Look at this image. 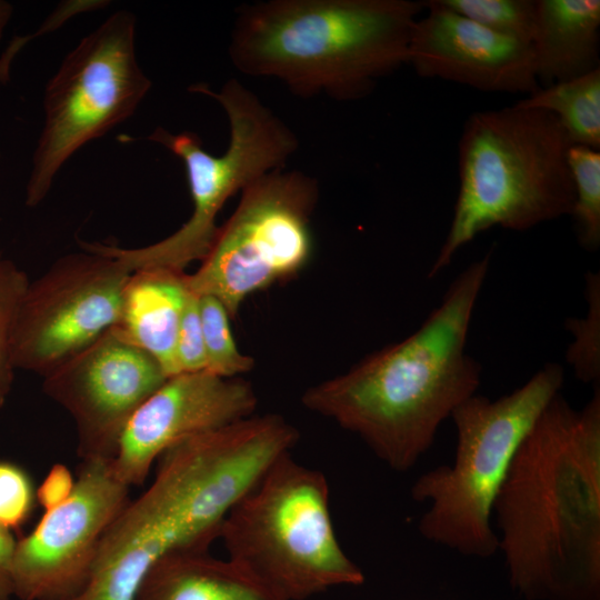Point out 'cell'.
<instances>
[{"label":"cell","mask_w":600,"mask_h":600,"mask_svg":"<svg viewBox=\"0 0 600 600\" xmlns=\"http://www.w3.org/2000/svg\"><path fill=\"white\" fill-rule=\"evenodd\" d=\"M509 582L526 600H600V389L561 393L519 446L492 509Z\"/></svg>","instance_id":"cell-1"},{"label":"cell","mask_w":600,"mask_h":600,"mask_svg":"<svg viewBox=\"0 0 600 600\" xmlns=\"http://www.w3.org/2000/svg\"><path fill=\"white\" fill-rule=\"evenodd\" d=\"M298 438L283 417L252 414L167 450L149 488L106 531L88 583L72 600H134L158 560L208 551L232 506Z\"/></svg>","instance_id":"cell-2"},{"label":"cell","mask_w":600,"mask_h":600,"mask_svg":"<svg viewBox=\"0 0 600 600\" xmlns=\"http://www.w3.org/2000/svg\"><path fill=\"white\" fill-rule=\"evenodd\" d=\"M489 266L490 253L470 263L413 333L310 387L303 406L357 434L390 469L414 467L481 383L467 340Z\"/></svg>","instance_id":"cell-3"},{"label":"cell","mask_w":600,"mask_h":600,"mask_svg":"<svg viewBox=\"0 0 600 600\" xmlns=\"http://www.w3.org/2000/svg\"><path fill=\"white\" fill-rule=\"evenodd\" d=\"M424 1L271 0L238 8L229 57L251 77L281 80L303 98L370 94L408 62Z\"/></svg>","instance_id":"cell-4"},{"label":"cell","mask_w":600,"mask_h":600,"mask_svg":"<svg viewBox=\"0 0 600 600\" xmlns=\"http://www.w3.org/2000/svg\"><path fill=\"white\" fill-rule=\"evenodd\" d=\"M569 138L558 119L516 103L477 111L459 141V191L447 237L428 277L493 227L524 231L571 216L574 187Z\"/></svg>","instance_id":"cell-5"},{"label":"cell","mask_w":600,"mask_h":600,"mask_svg":"<svg viewBox=\"0 0 600 600\" xmlns=\"http://www.w3.org/2000/svg\"><path fill=\"white\" fill-rule=\"evenodd\" d=\"M563 382V367L548 362L512 392L494 400L476 393L453 410L452 464L423 472L410 490L414 501L429 502L418 523L427 541L480 559L498 551L496 497L519 446Z\"/></svg>","instance_id":"cell-6"},{"label":"cell","mask_w":600,"mask_h":600,"mask_svg":"<svg viewBox=\"0 0 600 600\" xmlns=\"http://www.w3.org/2000/svg\"><path fill=\"white\" fill-rule=\"evenodd\" d=\"M324 474L287 452L229 510L220 537L231 561L283 600L360 586L362 570L341 548Z\"/></svg>","instance_id":"cell-7"},{"label":"cell","mask_w":600,"mask_h":600,"mask_svg":"<svg viewBox=\"0 0 600 600\" xmlns=\"http://www.w3.org/2000/svg\"><path fill=\"white\" fill-rule=\"evenodd\" d=\"M190 90L212 97L223 108L230 126L224 153L207 152L192 132L172 134L159 128L148 137L183 161L192 201L189 219L172 234L140 248L81 242L130 271L163 268L183 272L189 263L202 261L218 233L216 220L226 202L262 176L283 169L299 146L294 132L240 81L230 79L218 92L206 84Z\"/></svg>","instance_id":"cell-8"},{"label":"cell","mask_w":600,"mask_h":600,"mask_svg":"<svg viewBox=\"0 0 600 600\" xmlns=\"http://www.w3.org/2000/svg\"><path fill=\"white\" fill-rule=\"evenodd\" d=\"M134 38V16L117 11L80 40L49 80L28 207L42 202L74 152L131 117L148 93L151 81L138 63Z\"/></svg>","instance_id":"cell-9"},{"label":"cell","mask_w":600,"mask_h":600,"mask_svg":"<svg viewBox=\"0 0 600 600\" xmlns=\"http://www.w3.org/2000/svg\"><path fill=\"white\" fill-rule=\"evenodd\" d=\"M316 179L301 171H271L241 191L232 216L186 283L197 296L217 298L231 319L251 294L291 279L312 254Z\"/></svg>","instance_id":"cell-10"},{"label":"cell","mask_w":600,"mask_h":600,"mask_svg":"<svg viewBox=\"0 0 600 600\" xmlns=\"http://www.w3.org/2000/svg\"><path fill=\"white\" fill-rule=\"evenodd\" d=\"M82 249L29 282L12 333L14 369L46 377L118 323L132 271L114 258Z\"/></svg>","instance_id":"cell-11"},{"label":"cell","mask_w":600,"mask_h":600,"mask_svg":"<svg viewBox=\"0 0 600 600\" xmlns=\"http://www.w3.org/2000/svg\"><path fill=\"white\" fill-rule=\"evenodd\" d=\"M130 487L111 460L84 459L70 497L44 511L34 529L17 541L13 596L20 600H72L88 583L101 540L124 506Z\"/></svg>","instance_id":"cell-12"},{"label":"cell","mask_w":600,"mask_h":600,"mask_svg":"<svg viewBox=\"0 0 600 600\" xmlns=\"http://www.w3.org/2000/svg\"><path fill=\"white\" fill-rule=\"evenodd\" d=\"M43 379L46 394L74 422L79 457L112 460L128 422L168 377L112 328Z\"/></svg>","instance_id":"cell-13"},{"label":"cell","mask_w":600,"mask_h":600,"mask_svg":"<svg viewBox=\"0 0 600 600\" xmlns=\"http://www.w3.org/2000/svg\"><path fill=\"white\" fill-rule=\"evenodd\" d=\"M258 399L241 378L207 370L169 377L128 422L111 460L116 476L130 488L176 444L254 413Z\"/></svg>","instance_id":"cell-14"},{"label":"cell","mask_w":600,"mask_h":600,"mask_svg":"<svg viewBox=\"0 0 600 600\" xmlns=\"http://www.w3.org/2000/svg\"><path fill=\"white\" fill-rule=\"evenodd\" d=\"M413 26L408 62L423 78H439L489 92H522L540 86L531 44L496 33L440 0Z\"/></svg>","instance_id":"cell-15"},{"label":"cell","mask_w":600,"mask_h":600,"mask_svg":"<svg viewBox=\"0 0 600 600\" xmlns=\"http://www.w3.org/2000/svg\"><path fill=\"white\" fill-rule=\"evenodd\" d=\"M189 289L186 273L163 268L131 272L116 331L151 356L167 377L179 374L176 347Z\"/></svg>","instance_id":"cell-16"},{"label":"cell","mask_w":600,"mask_h":600,"mask_svg":"<svg viewBox=\"0 0 600 600\" xmlns=\"http://www.w3.org/2000/svg\"><path fill=\"white\" fill-rule=\"evenodd\" d=\"M599 43V0H537L531 47L544 87L598 69Z\"/></svg>","instance_id":"cell-17"},{"label":"cell","mask_w":600,"mask_h":600,"mask_svg":"<svg viewBox=\"0 0 600 600\" xmlns=\"http://www.w3.org/2000/svg\"><path fill=\"white\" fill-rule=\"evenodd\" d=\"M134 600H283L236 562L208 551L166 556L144 576Z\"/></svg>","instance_id":"cell-18"},{"label":"cell","mask_w":600,"mask_h":600,"mask_svg":"<svg viewBox=\"0 0 600 600\" xmlns=\"http://www.w3.org/2000/svg\"><path fill=\"white\" fill-rule=\"evenodd\" d=\"M517 106L552 113L571 144L600 148V68L581 77L540 87Z\"/></svg>","instance_id":"cell-19"},{"label":"cell","mask_w":600,"mask_h":600,"mask_svg":"<svg viewBox=\"0 0 600 600\" xmlns=\"http://www.w3.org/2000/svg\"><path fill=\"white\" fill-rule=\"evenodd\" d=\"M567 158L574 187L571 216L578 242L586 250L594 251L600 246V152L571 144Z\"/></svg>","instance_id":"cell-20"},{"label":"cell","mask_w":600,"mask_h":600,"mask_svg":"<svg viewBox=\"0 0 600 600\" xmlns=\"http://www.w3.org/2000/svg\"><path fill=\"white\" fill-rule=\"evenodd\" d=\"M198 297L206 370L222 378H238L249 372L254 360L238 349L230 327L231 318L224 306L212 296Z\"/></svg>","instance_id":"cell-21"},{"label":"cell","mask_w":600,"mask_h":600,"mask_svg":"<svg viewBox=\"0 0 600 600\" xmlns=\"http://www.w3.org/2000/svg\"><path fill=\"white\" fill-rule=\"evenodd\" d=\"M586 300L588 309L582 318H568L566 328L573 340L566 359L574 376L583 383L599 386L600 379V274H586Z\"/></svg>","instance_id":"cell-22"},{"label":"cell","mask_w":600,"mask_h":600,"mask_svg":"<svg viewBox=\"0 0 600 600\" xmlns=\"http://www.w3.org/2000/svg\"><path fill=\"white\" fill-rule=\"evenodd\" d=\"M447 8L511 39L531 44L537 0H440Z\"/></svg>","instance_id":"cell-23"},{"label":"cell","mask_w":600,"mask_h":600,"mask_svg":"<svg viewBox=\"0 0 600 600\" xmlns=\"http://www.w3.org/2000/svg\"><path fill=\"white\" fill-rule=\"evenodd\" d=\"M29 279L0 249V408L11 390L14 367L11 341L18 310Z\"/></svg>","instance_id":"cell-24"},{"label":"cell","mask_w":600,"mask_h":600,"mask_svg":"<svg viewBox=\"0 0 600 600\" xmlns=\"http://www.w3.org/2000/svg\"><path fill=\"white\" fill-rule=\"evenodd\" d=\"M28 474L9 462H0V526L17 529L28 519L34 500Z\"/></svg>","instance_id":"cell-25"},{"label":"cell","mask_w":600,"mask_h":600,"mask_svg":"<svg viewBox=\"0 0 600 600\" xmlns=\"http://www.w3.org/2000/svg\"><path fill=\"white\" fill-rule=\"evenodd\" d=\"M176 358L179 373L206 370L207 361L199 311V297L190 290L180 319Z\"/></svg>","instance_id":"cell-26"},{"label":"cell","mask_w":600,"mask_h":600,"mask_svg":"<svg viewBox=\"0 0 600 600\" xmlns=\"http://www.w3.org/2000/svg\"><path fill=\"white\" fill-rule=\"evenodd\" d=\"M76 480L70 470L61 464H53L37 489L36 497L44 511L63 503L72 493Z\"/></svg>","instance_id":"cell-27"},{"label":"cell","mask_w":600,"mask_h":600,"mask_svg":"<svg viewBox=\"0 0 600 600\" xmlns=\"http://www.w3.org/2000/svg\"><path fill=\"white\" fill-rule=\"evenodd\" d=\"M16 543L10 530L0 526V600L13 596L11 570Z\"/></svg>","instance_id":"cell-28"},{"label":"cell","mask_w":600,"mask_h":600,"mask_svg":"<svg viewBox=\"0 0 600 600\" xmlns=\"http://www.w3.org/2000/svg\"><path fill=\"white\" fill-rule=\"evenodd\" d=\"M12 6L4 0H0V40L3 36L6 27L8 26L12 17Z\"/></svg>","instance_id":"cell-29"}]
</instances>
